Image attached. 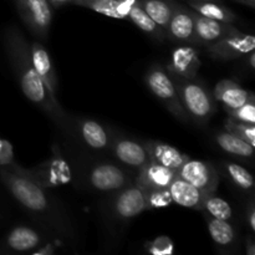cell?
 <instances>
[{
  "label": "cell",
  "mask_w": 255,
  "mask_h": 255,
  "mask_svg": "<svg viewBox=\"0 0 255 255\" xmlns=\"http://www.w3.org/2000/svg\"><path fill=\"white\" fill-rule=\"evenodd\" d=\"M255 49V37L252 34H244L236 26L222 39L207 45V51L213 59L236 60L246 57Z\"/></svg>",
  "instance_id": "8"
},
{
  "label": "cell",
  "mask_w": 255,
  "mask_h": 255,
  "mask_svg": "<svg viewBox=\"0 0 255 255\" xmlns=\"http://www.w3.org/2000/svg\"><path fill=\"white\" fill-rule=\"evenodd\" d=\"M236 1L247 5L249 7H255V0H236Z\"/></svg>",
  "instance_id": "39"
},
{
  "label": "cell",
  "mask_w": 255,
  "mask_h": 255,
  "mask_svg": "<svg viewBox=\"0 0 255 255\" xmlns=\"http://www.w3.org/2000/svg\"><path fill=\"white\" fill-rule=\"evenodd\" d=\"M30 54H31V61L37 75L42 80L45 86L49 89V91L56 96L57 76L47 50L39 41H32L30 44Z\"/></svg>",
  "instance_id": "19"
},
{
  "label": "cell",
  "mask_w": 255,
  "mask_h": 255,
  "mask_svg": "<svg viewBox=\"0 0 255 255\" xmlns=\"http://www.w3.org/2000/svg\"><path fill=\"white\" fill-rule=\"evenodd\" d=\"M20 19L36 39L45 40L49 36L52 21V6L47 0H15Z\"/></svg>",
  "instance_id": "7"
},
{
  "label": "cell",
  "mask_w": 255,
  "mask_h": 255,
  "mask_svg": "<svg viewBox=\"0 0 255 255\" xmlns=\"http://www.w3.org/2000/svg\"><path fill=\"white\" fill-rule=\"evenodd\" d=\"M106 206V213L110 221L124 226L144 211H148L146 192L136 183L128 184L125 188L112 193Z\"/></svg>",
  "instance_id": "4"
},
{
  "label": "cell",
  "mask_w": 255,
  "mask_h": 255,
  "mask_svg": "<svg viewBox=\"0 0 255 255\" xmlns=\"http://www.w3.org/2000/svg\"><path fill=\"white\" fill-rule=\"evenodd\" d=\"M177 176L202 189L207 194L216 193L221 179L219 171L213 163L207 161H194L192 158L177 169Z\"/></svg>",
  "instance_id": "9"
},
{
  "label": "cell",
  "mask_w": 255,
  "mask_h": 255,
  "mask_svg": "<svg viewBox=\"0 0 255 255\" xmlns=\"http://www.w3.org/2000/svg\"><path fill=\"white\" fill-rule=\"evenodd\" d=\"M192 10L198 12L199 15L217 20V21L234 24L238 20V16L232 11L229 7L219 4L218 1H188Z\"/></svg>",
  "instance_id": "23"
},
{
  "label": "cell",
  "mask_w": 255,
  "mask_h": 255,
  "mask_svg": "<svg viewBox=\"0 0 255 255\" xmlns=\"http://www.w3.org/2000/svg\"><path fill=\"white\" fill-rule=\"evenodd\" d=\"M201 67L199 51L193 44H182L172 51L166 70L172 77L193 79Z\"/></svg>",
  "instance_id": "11"
},
{
  "label": "cell",
  "mask_w": 255,
  "mask_h": 255,
  "mask_svg": "<svg viewBox=\"0 0 255 255\" xmlns=\"http://www.w3.org/2000/svg\"><path fill=\"white\" fill-rule=\"evenodd\" d=\"M41 243L42 236L35 228L27 226L15 227L0 243V254L31 253Z\"/></svg>",
  "instance_id": "13"
},
{
  "label": "cell",
  "mask_w": 255,
  "mask_h": 255,
  "mask_svg": "<svg viewBox=\"0 0 255 255\" xmlns=\"http://www.w3.org/2000/svg\"><path fill=\"white\" fill-rule=\"evenodd\" d=\"M5 55L15 79L19 82L24 96L34 106L41 110L46 116L65 133L74 132V120L64 111L56 96L49 91L37 75L31 61L30 44L26 36L16 25H10L5 29L4 36Z\"/></svg>",
  "instance_id": "1"
},
{
  "label": "cell",
  "mask_w": 255,
  "mask_h": 255,
  "mask_svg": "<svg viewBox=\"0 0 255 255\" xmlns=\"http://www.w3.org/2000/svg\"><path fill=\"white\" fill-rule=\"evenodd\" d=\"M137 0H117V14L119 19H127L131 7L136 4Z\"/></svg>",
  "instance_id": "34"
},
{
  "label": "cell",
  "mask_w": 255,
  "mask_h": 255,
  "mask_svg": "<svg viewBox=\"0 0 255 255\" xmlns=\"http://www.w3.org/2000/svg\"><path fill=\"white\" fill-rule=\"evenodd\" d=\"M246 253L247 255H255V242L252 236H249L248 239H247Z\"/></svg>",
  "instance_id": "37"
},
{
  "label": "cell",
  "mask_w": 255,
  "mask_h": 255,
  "mask_svg": "<svg viewBox=\"0 0 255 255\" xmlns=\"http://www.w3.org/2000/svg\"><path fill=\"white\" fill-rule=\"evenodd\" d=\"M224 129L231 132L234 136L244 139L253 147L255 146V125L244 124V122L236 121L229 117L224 124Z\"/></svg>",
  "instance_id": "29"
},
{
  "label": "cell",
  "mask_w": 255,
  "mask_h": 255,
  "mask_svg": "<svg viewBox=\"0 0 255 255\" xmlns=\"http://www.w3.org/2000/svg\"><path fill=\"white\" fill-rule=\"evenodd\" d=\"M74 4L77 6L94 10V11L105 15V16L119 19L117 0H74Z\"/></svg>",
  "instance_id": "28"
},
{
  "label": "cell",
  "mask_w": 255,
  "mask_h": 255,
  "mask_svg": "<svg viewBox=\"0 0 255 255\" xmlns=\"http://www.w3.org/2000/svg\"><path fill=\"white\" fill-rule=\"evenodd\" d=\"M144 82L149 91L162 102V105L178 121L183 122V124L189 122L188 116H187L178 97L173 77L167 72L163 66H161L159 64L152 65L144 75Z\"/></svg>",
  "instance_id": "5"
},
{
  "label": "cell",
  "mask_w": 255,
  "mask_h": 255,
  "mask_svg": "<svg viewBox=\"0 0 255 255\" xmlns=\"http://www.w3.org/2000/svg\"><path fill=\"white\" fill-rule=\"evenodd\" d=\"M127 19L131 20L136 26H138L139 29L143 32H146L147 35L153 37L156 41L162 42L164 41V39L167 37L166 31H164L161 26H158V25L149 17V15L144 11L143 7L138 4V0H137L136 4L131 7Z\"/></svg>",
  "instance_id": "25"
},
{
  "label": "cell",
  "mask_w": 255,
  "mask_h": 255,
  "mask_svg": "<svg viewBox=\"0 0 255 255\" xmlns=\"http://www.w3.org/2000/svg\"><path fill=\"white\" fill-rule=\"evenodd\" d=\"M144 192H146L147 208L148 209L166 208V207H169L173 203L168 188L151 189V191Z\"/></svg>",
  "instance_id": "30"
},
{
  "label": "cell",
  "mask_w": 255,
  "mask_h": 255,
  "mask_svg": "<svg viewBox=\"0 0 255 255\" xmlns=\"http://www.w3.org/2000/svg\"><path fill=\"white\" fill-rule=\"evenodd\" d=\"M227 178L232 182L234 187L243 192H251L254 187V178L251 172L243 166L234 162H223L222 164Z\"/></svg>",
  "instance_id": "26"
},
{
  "label": "cell",
  "mask_w": 255,
  "mask_h": 255,
  "mask_svg": "<svg viewBox=\"0 0 255 255\" xmlns=\"http://www.w3.org/2000/svg\"><path fill=\"white\" fill-rule=\"evenodd\" d=\"M228 116L236 121L255 125V101L247 102L236 109H224Z\"/></svg>",
  "instance_id": "32"
},
{
  "label": "cell",
  "mask_w": 255,
  "mask_h": 255,
  "mask_svg": "<svg viewBox=\"0 0 255 255\" xmlns=\"http://www.w3.org/2000/svg\"><path fill=\"white\" fill-rule=\"evenodd\" d=\"M74 131H77L80 138L90 148L96 151H105L110 148L112 133L107 127L95 120H80L74 125Z\"/></svg>",
  "instance_id": "16"
},
{
  "label": "cell",
  "mask_w": 255,
  "mask_h": 255,
  "mask_svg": "<svg viewBox=\"0 0 255 255\" xmlns=\"http://www.w3.org/2000/svg\"><path fill=\"white\" fill-rule=\"evenodd\" d=\"M138 4L158 26L166 31L173 12L174 0H138Z\"/></svg>",
  "instance_id": "24"
},
{
  "label": "cell",
  "mask_w": 255,
  "mask_h": 255,
  "mask_svg": "<svg viewBox=\"0 0 255 255\" xmlns=\"http://www.w3.org/2000/svg\"><path fill=\"white\" fill-rule=\"evenodd\" d=\"M168 191L173 203L184 207V208L196 209V211H203L204 201H206L207 196H209L206 192L197 188L196 186L184 181L178 176H176V178L171 182Z\"/></svg>",
  "instance_id": "15"
},
{
  "label": "cell",
  "mask_w": 255,
  "mask_h": 255,
  "mask_svg": "<svg viewBox=\"0 0 255 255\" xmlns=\"http://www.w3.org/2000/svg\"><path fill=\"white\" fill-rule=\"evenodd\" d=\"M56 253V248H55V244L52 243H46L44 246L37 247L35 251L31 252L32 255H54Z\"/></svg>",
  "instance_id": "35"
},
{
  "label": "cell",
  "mask_w": 255,
  "mask_h": 255,
  "mask_svg": "<svg viewBox=\"0 0 255 255\" xmlns=\"http://www.w3.org/2000/svg\"><path fill=\"white\" fill-rule=\"evenodd\" d=\"M217 144L221 149H223L226 153L232 156L239 157L243 159H252L254 156V147L246 142L244 139L234 136L228 131H222L214 136Z\"/></svg>",
  "instance_id": "22"
},
{
  "label": "cell",
  "mask_w": 255,
  "mask_h": 255,
  "mask_svg": "<svg viewBox=\"0 0 255 255\" xmlns=\"http://www.w3.org/2000/svg\"><path fill=\"white\" fill-rule=\"evenodd\" d=\"M191 1H219V0H191Z\"/></svg>",
  "instance_id": "40"
},
{
  "label": "cell",
  "mask_w": 255,
  "mask_h": 255,
  "mask_svg": "<svg viewBox=\"0 0 255 255\" xmlns=\"http://www.w3.org/2000/svg\"><path fill=\"white\" fill-rule=\"evenodd\" d=\"M216 101L221 102L224 109H236L247 102L255 101L253 92L243 89L233 80H222L216 85L213 91Z\"/></svg>",
  "instance_id": "17"
},
{
  "label": "cell",
  "mask_w": 255,
  "mask_h": 255,
  "mask_svg": "<svg viewBox=\"0 0 255 255\" xmlns=\"http://www.w3.org/2000/svg\"><path fill=\"white\" fill-rule=\"evenodd\" d=\"M247 222H248L251 231L254 233L255 232V207H254L253 199H252L251 203H249L248 212H247Z\"/></svg>",
  "instance_id": "36"
},
{
  "label": "cell",
  "mask_w": 255,
  "mask_h": 255,
  "mask_svg": "<svg viewBox=\"0 0 255 255\" xmlns=\"http://www.w3.org/2000/svg\"><path fill=\"white\" fill-rule=\"evenodd\" d=\"M47 1H49V4L51 5L52 7L57 9V7L64 6V5L69 4V2H74V0H47Z\"/></svg>",
  "instance_id": "38"
},
{
  "label": "cell",
  "mask_w": 255,
  "mask_h": 255,
  "mask_svg": "<svg viewBox=\"0 0 255 255\" xmlns=\"http://www.w3.org/2000/svg\"><path fill=\"white\" fill-rule=\"evenodd\" d=\"M177 171L149 161L138 169L134 183L143 191L168 188L171 182L176 178Z\"/></svg>",
  "instance_id": "14"
},
{
  "label": "cell",
  "mask_w": 255,
  "mask_h": 255,
  "mask_svg": "<svg viewBox=\"0 0 255 255\" xmlns=\"http://www.w3.org/2000/svg\"><path fill=\"white\" fill-rule=\"evenodd\" d=\"M144 249L152 255H172L174 253V244L167 236H159L153 241L147 242Z\"/></svg>",
  "instance_id": "31"
},
{
  "label": "cell",
  "mask_w": 255,
  "mask_h": 255,
  "mask_svg": "<svg viewBox=\"0 0 255 255\" xmlns=\"http://www.w3.org/2000/svg\"><path fill=\"white\" fill-rule=\"evenodd\" d=\"M196 19L194 10L187 9L186 6L174 5L171 20L166 30V36L172 41L181 44H197L196 40Z\"/></svg>",
  "instance_id": "12"
},
{
  "label": "cell",
  "mask_w": 255,
  "mask_h": 255,
  "mask_svg": "<svg viewBox=\"0 0 255 255\" xmlns=\"http://www.w3.org/2000/svg\"><path fill=\"white\" fill-rule=\"evenodd\" d=\"M194 19H196L194 29H196L197 44H203L206 46L226 36L234 27L233 24L217 21V20L199 15L196 11H194Z\"/></svg>",
  "instance_id": "20"
},
{
  "label": "cell",
  "mask_w": 255,
  "mask_h": 255,
  "mask_svg": "<svg viewBox=\"0 0 255 255\" xmlns=\"http://www.w3.org/2000/svg\"><path fill=\"white\" fill-rule=\"evenodd\" d=\"M16 163L14 159V149L10 142L0 138V167L2 168H11Z\"/></svg>",
  "instance_id": "33"
},
{
  "label": "cell",
  "mask_w": 255,
  "mask_h": 255,
  "mask_svg": "<svg viewBox=\"0 0 255 255\" xmlns=\"http://www.w3.org/2000/svg\"><path fill=\"white\" fill-rule=\"evenodd\" d=\"M109 149L120 163L131 168L139 169L149 162V153L146 144L126 136L112 134Z\"/></svg>",
  "instance_id": "10"
},
{
  "label": "cell",
  "mask_w": 255,
  "mask_h": 255,
  "mask_svg": "<svg viewBox=\"0 0 255 255\" xmlns=\"http://www.w3.org/2000/svg\"><path fill=\"white\" fill-rule=\"evenodd\" d=\"M207 223H208L209 236L218 248L224 251L229 249L233 251L238 246V236L229 221H222L207 214Z\"/></svg>",
  "instance_id": "21"
},
{
  "label": "cell",
  "mask_w": 255,
  "mask_h": 255,
  "mask_svg": "<svg viewBox=\"0 0 255 255\" xmlns=\"http://www.w3.org/2000/svg\"><path fill=\"white\" fill-rule=\"evenodd\" d=\"M178 97L189 121L204 125L217 111V102L213 94L201 81L193 79L173 77Z\"/></svg>",
  "instance_id": "3"
},
{
  "label": "cell",
  "mask_w": 255,
  "mask_h": 255,
  "mask_svg": "<svg viewBox=\"0 0 255 255\" xmlns=\"http://www.w3.org/2000/svg\"><path fill=\"white\" fill-rule=\"evenodd\" d=\"M0 181L14 201L37 223L60 238L76 242L71 218L59 199L47 191V187L2 167H0Z\"/></svg>",
  "instance_id": "2"
},
{
  "label": "cell",
  "mask_w": 255,
  "mask_h": 255,
  "mask_svg": "<svg viewBox=\"0 0 255 255\" xmlns=\"http://www.w3.org/2000/svg\"><path fill=\"white\" fill-rule=\"evenodd\" d=\"M144 144L148 149L149 161L156 162L161 166L174 169V171L181 168L188 159H191L188 154L183 153L176 147L164 143V142L147 141Z\"/></svg>",
  "instance_id": "18"
},
{
  "label": "cell",
  "mask_w": 255,
  "mask_h": 255,
  "mask_svg": "<svg viewBox=\"0 0 255 255\" xmlns=\"http://www.w3.org/2000/svg\"><path fill=\"white\" fill-rule=\"evenodd\" d=\"M86 184L100 193H115L132 183L131 177L124 168L110 162L95 163L85 174Z\"/></svg>",
  "instance_id": "6"
},
{
  "label": "cell",
  "mask_w": 255,
  "mask_h": 255,
  "mask_svg": "<svg viewBox=\"0 0 255 255\" xmlns=\"http://www.w3.org/2000/svg\"><path fill=\"white\" fill-rule=\"evenodd\" d=\"M203 211H206L208 216L222 221H231L233 218V209L231 204L221 197H217L216 193L207 196L203 204Z\"/></svg>",
  "instance_id": "27"
}]
</instances>
